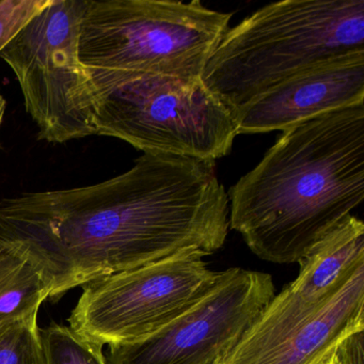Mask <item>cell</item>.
<instances>
[{
  "label": "cell",
  "instance_id": "obj_1",
  "mask_svg": "<svg viewBox=\"0 0 364 364\" xmlns=\"http://www.w3.org/2000/svg\"><path fill=\"white\" fill-rule=\"evenodd\" d=\"M215 161L144 153L99 184L0 200V237L26 246L55 280L50 299L188 249L213 255L229 233Z\"/></svg>",
  "mask_w": 364,
  "mask_h": 364
},
{
  "label": "cell",
  "instance_id": "obj_2",
  "mask_svg": "<svg viewBox=\"0 0 364 364\" xmlns=\"http://www.w3.org/2000/svg\"><path fill=\"white\" fill-rule=\"evenodd\" d=\"M230 229L264 261L299 259L364 199V104L282 132L228 193Z\"/></svg>",
  "mask_w": 364,
  "mask_h": 364
},
{
  "label": "cell",
  "instance_id": "obj_3",
  "mask_svg": "<svg viewBox=\"0 0 364 364\" xmlns=\"http://www.w3.org/2000/svg\"><path fill=\"white\" fill-rule=\"evenodd\" d=\"M364 52V0H283L230 28L201 80L235 114L323 61Z\"/></svg>",
  "mask_w": 364,
  "mask_h": 364
},
{
  "label": "cell",
  "instance_id": "obj_4",
  "mask_svg": "<svg viewBox=\"0 0 364 364\" xmlns=\"http://www.w3.org/2000/svg\"><path fill=\"white\" fill-rule=\"evenodd\" d=\"M88 69V68H87ZM95 135L144 153L216 161L238 136L235 114L201 78L88 69Z\"/></svg>",
  "mask_w": 364,
  "mask_h": 364
},
{
  "label": "cell",
  "instance_id": "obj_5",
  "mask_svg": "<svg viewBox=\"0 0 364 364\" xmlns=\"http://www.w3.org/2000/svg\"><path fill=\"white\" fill-rule=\"evenodd\" d=\"M232 16L198 0H86L80 63L88 69L197 80Z\"/></svg>",
  "mask_w": 364,
  "mask_h": 364
},
{
  "label": "cell",
  "instance_id": "obj_6",
  "mask_svg": "<svg viewBox=\"0 0 364 364\" xmlns=\"http://www.w3.org/2000/svg\"><path fill=\"white\" fill-rule=\"evenodd\" d=\"M85 8L86 0H50L0 52L40 139L53 144L95 135L92 84L78 48Z\"/></svg>",
  "mask_w": 364,
  "mask_h": 364
},
{
  "label": "cell",
  "instance_id": "obj_7",
  "mask_svg": "<svg viewBox=\"0 0 364 364\" xmlns=\"http://www.w3.org/2000/svg\"><path fill=\"white\" fill-rule=\"evenodd\" d=\"M188 249L85 285L69 317L76 333L101 345L139 342L199 301L219 272Z\"/></svg>",
  "mask_w": 364,
  "mask_h": 364
},
{
  "label": "cell",
  "instance_id": "obj_8",
  "mask_svg": "<svg viewBox=\"0 0 364 364\" xmlns=\"http://www.w3.org/2000/svg\"><path fill=\"white\" fill-rule=\"evenodd\" d=\"M274 291L269 274L223 270L199 301L152 336L110 345L108 364H215L257 321Z\"/></svg>",
  "mask_w": 364,
  "mask_h": 364
},
{
  "label": "cell",
  "instance_id": "obj_9",
  "mask_svg": "<svg viewBox=\"0 0 364 364\" xmlns=\"http://www.w3.org/2000/svg\"><path fill=\"white\" fill-rule=\"evenodd\" d=\"M364 104V52L323 61L291 76L235 112L238 135L284 132Z\"/></svg>",
  "mask_w": 364,
  "mask_h": 364
},
{
  "label": "cell",
  "instance_id": "obj_10",
  "mask_svg": "<svg viewBox=\"0 0 364 364\" xmlns=\"http://www.w3.org/2000/svg\"><path fill=\"white\" fill-rule=\"evenodd\" d=\"M364 331V262L306 321L251 364H321L353 334Z\"/></svg>",
  "mask_w": 364,
  "mask_h": 364
},
{
  "label": "cell",
  "instance_id": "obj_11",
  "mask_svg": "<svg viewBox=\"0 0 364 364\" xmlns=\"http://www.w3.org/2000/svg\"><path fill=\"white\" fill-rule=\"evenodd\" d=\"M363 262L364 223L349 215L299 259L297 278L285 287L304 306H321Z\"/></svg>",
  "mask_w": 364,
  "mask_h": 364
},
{
  "label": "cell",
  "instance_id": "obj_12",
  "mask_svg": "<svg viewBox=\"0 0 364 364\" xmlns=\"http://www.w3.org/2000/svg\"><path fill=\"white\" fill-rule=\"evenodd\" d=\"M54 287L39 257L21 242L0 237V325L39 313Z\"/></svg>",
  "mask_w": 364,
  "mask_h": 364
},
{
  "label": "cell",
  "instance_id": "obj_13",
  "mask_svg": "<svg viewBox=\"0 0 364 364\" xmlns=\"http://www.w3.org/2000/svg\"><path fill=\"white\" fill-rule=\"evenodd\" d=\"M41 334L46 364H108L103 345L80 336L68 326L52 323Z\"/></svg>",
  "mask_w": 364,
  "mask_h": 364
},
{
  "label": "cell",
  "instance_id": "obj_14",
  "mask_svg": "<svg viewBox=\"0 0 364 364\" xmlns=\"http://www.w3.org/2000/svg\"><path fill=\"white\" fill-rule=\"evenodd\" d=\"M0 364H46L38 313L0 325Z\"/></svg>",
  "mask_w": 364,
  "mask_h": 364
},
{
  "label": "cell",
  "instance_id": "obj_15",
  "mask_svg": "<svg viewBox=\"0 0 364 364\" xmlns=\"http://www.w3.org/2000/svg\"><path fill=\"white\" fill-rule=\"evenodd\" d=\"M50 0H0V52Z\"/></svg>",
  "mask_w": 364,
  "mask_h": 364
},
{
  "label": "cell",
  "instance_id": "obj_16",
  "mask_svg": "<svg viewBox=\"0 0 364 364\" xmlns=\"http://www.w3.org/2000/svg\"><path fill=\"white\" fill-rule=\"evenodd\" d=\"M323 364H364L363 331L343 341Z\"/></svg>",
  "mask_w": 364,
  "mask_h": 364
},
{
  "label": "cell",
  "instance_id": "obj_17",
  "mask_svg": "<svg viewBox=\"0 0 364 364\" xmlns=\"http://www.w3.org/2000/svg\"><path fill=\"white\" fill-rule=\"evenodd\" d=\"M6 107H7L6 100L4 99L3 95H0V129H1V124H3L4 117H5Z\"/></svg>",
  "mask_w": 364,
  "mask_h": 364
},
{
  "label": "cell",
  "instance_id": "obj_18",
  "mask_svg": "<svg viewBox=\"0 0 364 364\" xmlns=\"http://www.w3.org/2000/svg\"><path fill=\"white\" fill-rule=\"evenodd\" d=\"M323 362H321V364H323Z\"/></svg>",
  "mask_w": 364,
  "mask_h": 364
}]
</instances>
